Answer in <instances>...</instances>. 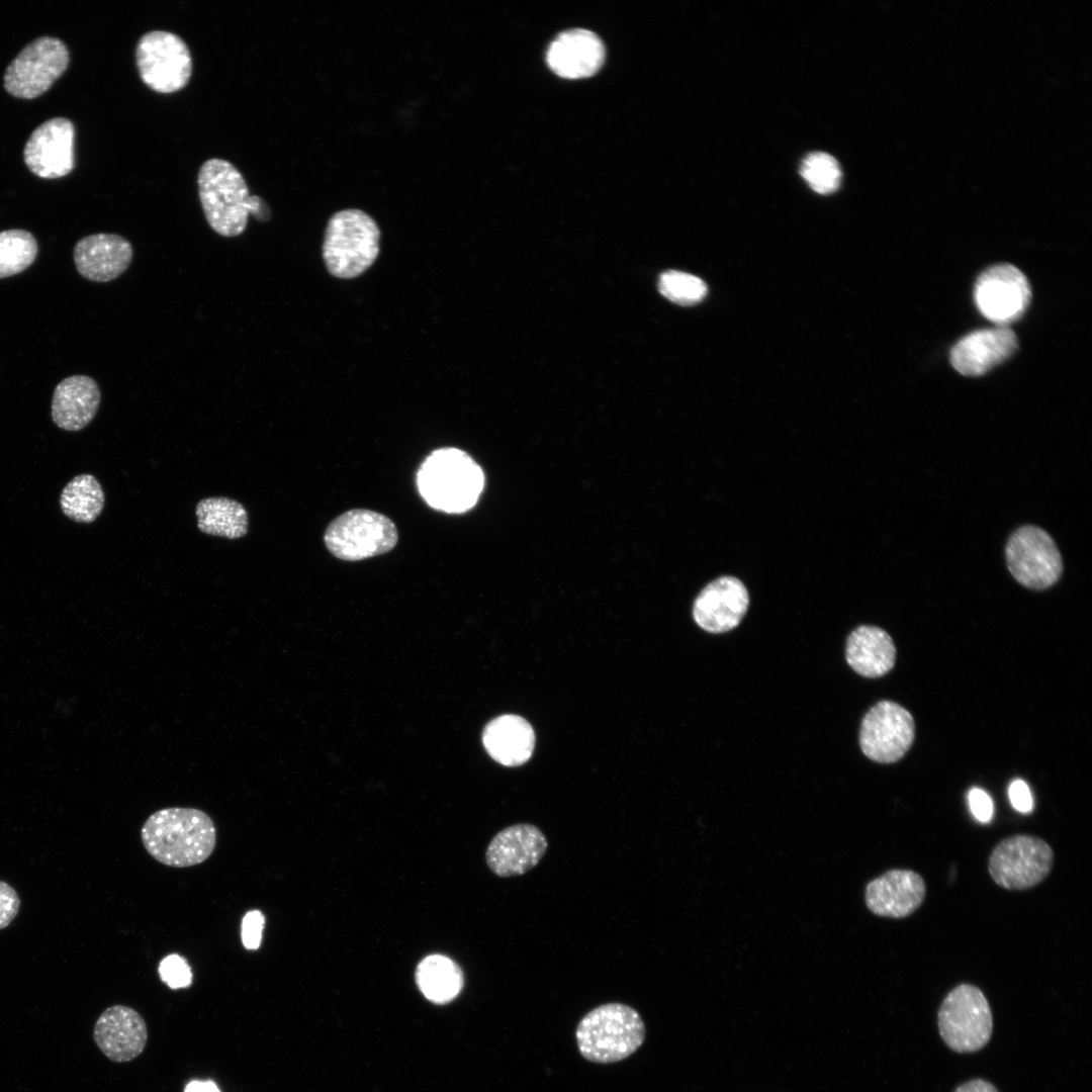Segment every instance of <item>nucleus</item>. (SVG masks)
<instances>
[{
  "instance_id": "1",
  "label": "nucleus",
  "mask_w": 1092,
  "mask_h": 1092,
  "mask_svg": "<svg viewBox=\"0 0 1092 1092\" xmlns=\"http://www.w3.org/2000/svg\"><path fill=\"white\" fill-rule=\"evenodd\" d=\"M147 852L172 868H188L205 861L216 844L210 816L196 808L171 807L151 814L141 829Z\"/></svg>"
},
{
  "instance_id": "2",
  "label": "nucleus",
  "mask_w": 1092,
  "mask_h": 1092,
  "mask_svg": "<svg viewBox=\"0 0 1092 1092\" xmlns=\"http://www.w3.org/2000/svg\"><path fill=\"white\" fill-rule=\"evenodd\" d=\"M417 486L433 509L461 514L472 509L483 487L481 467L466 452L444 447L431 452L417 472Z\"/></svg>"
},
{
  "instance_id": "3",
  "label": "nucleus",
  "mask_w": 1092,
  "mask_h": 1092,
  "mask_svg": "<svg viewBox=\"0 0 1092 1092\" xmlns=\"http://www.w3.org/2000/svg\"><path fill=\"white\" fill-rule=\"evenodd\" d=\"M197 184L206 220L222 237L241 235L249 214L257 217L264 208V200L250 194L243 175L226 160L205 161L199 169Z\"/></svg>"
},
{
  "instance_id": "4",
  "label": "nucleus",
  "mask_w": 1092,
  "mask_h": 1092,
  "mask_svg": "<svg viewBox=\"0 0 1092 1092\" xmlns=\"http://www.w3.org/2000/svg\"><path fill=\"white\" fill-rule=\"evenodd\" d=\"M580 1055L589 1062L611 1064L635 1053L645 1038V1025L631 1006L612 1002L588 1011L575 1032Z\"/></svg>"
},
{
  "instance_id": "5",
  "label": "nucleus",
  "mask_w": 1092,
  "mask_h": 1092,
  "mask_svg": "<svg viewBox=\"0 0 1092 1092\" xmlns=\"http://www.w3.org/2000/svg\"><path fill=\"white\" fill-rule=\"evenodd\" d=\"M380 231L366 212L350 208L329 219L323 244V258L329 272L350 279L366 271L379 254Z\"/></svg>"
},
{
  "instance_id": "6",
  "label": "nucleus",
  "mask_w": 1092,
  "mask_h": 1092,
  "mask_svg": "<svg viewBox=\"0 0 1092 1092\" xmlns=\"http://www.w3.org/2000/svg\"><path fill=\"white\" fill-rule=\"evenodd\" d=\"M397 541L395 524L385 515L368 509L344 512L324 533L329 552L344 561H360L385 554Z\"/></svg>"
},
{
  "instance_id": "7",
  "label": "nucleus",
  "mask_w": 1092,
  "mask_h": 1092,
  "mask_svg": "<svg viewBox=\"0 0 1092 1092\" xmlns=\"http://www.w3.org/2000/svg\"><path fill=\"white\" fill-rule=\"evenodd\" d=\"M937 1024L944 1043L957 1053L983 1049L993 1031V1016L984 993L971 984L950 990L937 1012Z\"/></svg>"
},
{
  "instance_id": "8",
  "label": "nucleus",
  "mask_w": 1092,
  "mask_h": 1092,
  "mask_svg": "<svg viewBox=\"0 0 1092 1092\" xmlns=\"http://www.w3.org/2000/svg\"><path fill=\"white\" fill-rule=\"evenodd\" d=\"M1054 850L1043 839L1016 834L1001 840L992 850L988 871L992 880L1007 890H1026L1041 883L1054 864Z\"/></svg>"
},
{
  "instance_id": "9",
  "label": "nucleus",
  "mask_w": 1092,
  "mask_h": 1092,
  "mask_svg": "<svg viewBox=\"0 0 1092 1092\" xmlns=\"http://www.w3.org/2000/svg\"><path fill=\"white\" fill-rule=\"evenodd\" d=\"M69 63L70 53L64 41L48 35L37 37L7 66L4 88L17 98L38 97L65 73Z\"/></svg>"
},
{
  "instance_id": "10",
  "label": "nucleus",
  "mask_w": 1092,
  "mask_h": 1092,
  "mask_svg": "<svg viewBox=\"0 0 1092 1092\" xmlns=\"http://www.w3.org/2000/svg\"><path fill=\"white\" fill-rule=\"evenodd\" d=\"M135 61L143 82L159 93L184 88L192 74L188 46L177 34L153 30L143 34L135 48Z\"/></svg>"
},
{
  "instance_id": "11",
  "label": "nucleus",
  "mask_w": 1092,
  "mask_h": 1092,
  "mask_svg": "<svg viewBox=\"0 0 1092 1092\" xmlns=\"http://www.w3.org/2000/svg\"><path fill=\"white\" fill-rule=\"evenodd\" d=\"M1005 555L1012 576L1022 585L1044 589L1061 577L1063 561L1053 538L1035 526H1022L1009 537Z\"/></svg>"
},
{
  "instance_id": "12",
  "label": "nucleus",
  "mask_w": 1092,
  "mask_h": 1092,
  "mask_svg": "<svg viewBox=\"0 0 1092 1092\" xmlns=\"http://www.w3.org/2000/svg\"><path fill=\"white\" fill-rule=\"evenodd\" d=\"M1030 299L1031 289L1026 276L1007 263L986 269L974 287V300L979 311L1000 327H1008L1019 320Z\"/></svg>"
},
{
  "instance_id": "13",
  "label": "nucleus",
  "mask_w": 1092,
  "mask_h": 1092,
  "mask_svg": "<svg viewBox=\"0 0 1092 1092\" xmlns=\"http://www.w3.org/2000/svg\"><path fill=\"white\" fill-rule=\"evenodd\" d=\"M914 733L911 714L897 703L882 701L863 717L859 744L870 759L881 763L895 762L911 747Z\"/></svg>"
},
{
  "instance_id": "14",
  "label": "nucleus",
  "mask_w": 1092,
  "mask_h": 1092,
  "mask_svg": "<svg viewBox=\"0 0 1092 1092\" xmlns=\"http://www.w3.org/2000/svg\"><path fill=\"white\" fill-rule=\"evenodd\" d=\"M75 127L65 117H54L38 125L23 150L26 167L34 175L54 179L68 175L75 166Z\"/></svg>"
},
{
  "instance_id": "15",
  "label": "nucleus",
  "mask_w": 1092,
  "mask_h": 1092,
  "mask_svg": "<svg viewBox=\"0 0 1092 1092\" xmlns=\"http://www.w3.org/2000/svg\"><path fill=\"white\" fill-rule=\"evenodd\" d=\"M547 848L548 840L537 826L514 824L493 836L486 848L485 860L495 876L516 877L535 868Z\"/></svg>"
},
{
  "instance_id": "16",
  "label": "nucleus",
  "mask_w": 1092,
  "mask_h": 1092,
  "mask_svg": "<svg viewBox=\"0 0 1092 1092\" xmlns=\"http://www.w3.org/2000/svg\"><path fill=\"white\" fill-rule=\"evenodd\" d=\"M748 605L744 583L735 576L724 575L701 590L694 602L693 617L703 630L724 633L738 626Z\"/></svg>"
},
{
  "instance_id": "17",
  "label": "nucleus",
  "mask_w": 1092,
  "mask_h": 1092,
  "mask_svg": "<svg viewBox=\"0 0 1092 1092\" xmlns=\"http://www.w3.org/2000/svg\"><path fill=\"white\" fill-rule=\"evenodd\" d=\"M926 884L911 870L894 869L872 880L866 887L864 901L877 916L904 918L913 914L923 903Z\"/></svg>"
},
{
  "instance_id": "18",
  "label": "nucleus",
  "mask_w": 1092,
  "mask_h": 1092,
  "mask_svg": "<svg viewBox=\"0 0 1092 1092\" xmlns=\"http://www.w3.org/2000/svg\"><path fill=\"white\" fill-rule=\"evenodd\" d=\"M93 1038L99 1050L112 1062H129L146 1048L147 1024L133 1008L113 1005L96 1020Z\"/></svg>"
},
{
  "instance_id": "19",
  "label": "nucleus",
  "mask_w": 1092,
  "mask_h": 1092,
  "mask_svg": "<svg viewBox=\"0 0 1092 1092\" xmlns=\"http://www.w3.org/2000/svg\"><path fill=\"white\" fill-rule=\"evenodd\" d=\"M1018 348L1008 327L983 329L968 334L951 349L952 367L965 376H980L1007 360Z\"/></svg>"
},
{
  "instance_id": "20",
  "label": "nucleus",
  "mask_w": 1092,
  "mask_h": 1092,
  "mask_svg": "<svg viewBox=\"0 0 1092 1092\" xmlns=\"http://www.w3.org/2000/svg\"><path fill=\"white\" fill-rule=\"evenodd\" d=\"M132 255L131 244L125 238L103 233L82 238L73 252L79 274L94 282L117 278L128 268Z\"/></svg>"
},
{
  "instance_id": "21",
  "label": "nucleus",
  "mask_w": 1092,
  "mask_h": 1092,
  "mask_svg": "<svg viewBox=\"0 0 1092 1092\" xmlns=\"http://www.w3.org/2000/svg\"><path fill=\"white\" fill-rule=\"evenodd\" d=\"M605 46L594 32L576 28L560 33L550 44L546 61L558 76L580 79L596 74L605 62Z\"/></svg>"
},
{
  "instance_id": "22",
  "label": "nucleus",
  "mask_w": 1092,
  "mask_h": 1092,
  "mask_svg": "<svg viewBox=\"0 0 1092 1092\" xmlns=\"http://www.w3.org/2000/svg\"><path fill=\"white\" fill-rule=\"evenodd\" d=\"M101 398L94 379L73 375L63 379L55 388L52 399V419L61 429L79 431L95 417Z\"/></svg>"
},
{
  "instance_id": "23",
  "label": "nucleus",
  "mask_w": 1092,
  "mask_h": 1092,
  "mask_svg": "<svg viewBox=\"0 0 1092 1092\" xmlns=\"http://www.w3.org/2000/svg\"><path fill=\"white\" fill-rule=\"evenodd\" d=\"M482 742L493 760L506 766H517L531 757L535 733L526 719L507 714L494 718L485 726Z\"/></svg>"
},
{
  "instance_id": "24",
  "label": "nucleus",
  "mask_w": 1092,
  "mask_h": 1092,
  "mask_svg": "<svg viewBox=\"0 0 1092 1092\" xmlns=\"http://www.w3.org/2000/svg\"><path fill=\"white\" fill-rule=\"evenodd\" d=\"M845 658L859 675L880 677L894 666L896 648L886 631L876 626L862 625L848 636Z\"/></svg>"
},
{
  "instance_id": "25",
  "label": "nucleus",
  "mask_w": 1092,
  "mask_h": 1092,
  "mask_svg": "<svg viewBox=\"0 0 1092 1092\" xmlns=\"http://www.w3.org/2000/svg\"><path fill=\"white\" fill-rule=\"evenodd\" d=\"M198 529L207 535L239 539L248 532L249 517L239 502L214 496L201 499L195 508Z\"/></svg>"
},
{
  "instance_id": "26",
  "label": "nucleus",
  "mask_w": 1092,
  "mask_h": 1092,
  "mask_svg": "<svg viewBox=\"0 0 1092 1092\" xmlns=\"http://www.w3.org/2000/svg\"><path fill=\"white\" fill-rule=\"evenodd\" d=\"M415 977L424 996L437 1004H445L455 999L464 983L459 966L441 954L425 958L418 965Z\"/></svg>"
},
{
  "instance_id": "27",
  "label": "nucleus",
  "mask_w": 1092,
  "mask_h": 1092,
  "mask_svg": "<svg viewBox=\"0 0 1092 1092\" xmlns=\"http://www.w3.org/2000/svg\"><path fill=\"white\" fill-rule=\"evenodd\" d=\"M105 496L99 481L91 474H80L63 488L60 507L65 516L77 523H92L101 514Z\"/></svg>"
},
{
  "instance_id": "28",
  "label": "nucleus",
  "mask_w": 1092,
  "mask_h": 1092,
  "mask_svg": "<svg viewBox=\"0 0 1092 1092\" xmlns=\"http://www.w3.org/2000/svg\"><path fill=\"white\" fill-rule=\"evenodd\" d=\"M37 252V242L30 232L20 229L0 232V279L27 269Z\"/></svg>"
},
{
  "instance_id": "29",
  "label": "nucleus",
  "mask_w": 1092,
  "mask_h": 1092,
  "mask_svg": "<svg viewBox=\"0 0 1092 1092\" xmlns=\"http://www.w3.org/2000/svg\"><path fill=\"white\" fill-rule=\"evenodd\" d=\"M800 173L808 185L817 193L829 194L840 185L841 169L838 162L829 154L815 152L802 162Z\"/></svg>"
},
{
  "instance_id": "30",
  "label": "nucleus",
  "mask_w": 1092,
  "mask_h": 1092,
  "mask_svg": "<svg viewBox=\"0 0 1092 1092\" xmlns=\"http://www.w3.org/2000/svg\"><path fill=\"white\" fill-rule=\"evenodd\" d=\"M658 289L664 297L681 305L698 303L707 294V285L701 278L674 270L660 275Z\"/></svg>"
},
{
  "instance_id": "31",
  "label": "nucleus",
  "mask_w": 1092,
  "mask_h": 1092,
  "mask_svg": "<svg viewBox=\"0 0 1092 1092\" xmlns=\"http://www.w3.org/2000/svg\"><path fill=\"white\" fill-rule=\"evenodd\" d=\"M159 975L171 989L187 988L193 978L187 961L177 953L168 954L160 962Z\"/></svg>"
},
{
  "instance_id": "32",
  "label": "nucleus",
  "mask_w": 1092,
  "mask_h": 1092,
  "mask_svg": "<svg viewBox=\"0 0 1092 1092\" xmlns=\"http://www.w3.org/2000/svg\"><path fill=\"white\" fill-rule=\"evenodd\" d=\"M265 925V916L259 910L248 911L241 923V938L244 947L248 950H256L262 941V932Z\"/></svg>"
},
{
  "instance_id": "33",
  "label": "nucleus",
  "mask_w": 1092,
  "mask_h": 1092,
  "mask_svg": "<svg viewBox=\"0 0 1092 1092\" xmlns=\"http://www.w3.org/2000/svg\"><path fill=\"white\" fill-rule=\"evenodd\" d=\"M20 900L16 891L0 881V929L5 928L18 913Z\"/></svg>"
},
{
  "instance_id": "34",
  "label": "nucleus",
  "mask_w": 1092,
  "mask_h": 1092,
  "mask_svg": "<svg viewBox=\"0 0 1092 1092\" xmlns=\"http://www.w3.org/2000/svg\"><path fill=\"white\" fill-rule=\"evenodd\" d=\"M969 805L974 817L982 822L988 823L994 813V806L990 796L980 788H973L968 795Z\"/></svg>"
},
{
  "instance_id": "35",
  "label": "nucleus",
  "mask_w": 1092,
  "mask_h": 1092,
  "mask_svg": "<svg viewBox=\"0 0 1092 1092\" xmlns=\"http://www.w3.org/2000/svg\"><path fill=\"white\" fill-rule=\"evenodd\" d=\"M1008 795L1012 807L1020 813H1029L1033 808V799L1027 784L1020 780H1014L1008 789Z\"/></svg>"
},
{
  "instance_id": "36",
  "label": "nucleus",
  "mask_w": 1092,
  "mask_h": 1092,
  "mask_svg": "<svg viewBox=\"0 0 1092 1092\" xmlns=\"http://www.w3.org/2000/svg\"><path fill=\"white\" fill-rule=\"evenodd\" d=\"M954 1092H998L996 1087L983 1079H973L960 1085Z\"/></svg>"
},
{
  "instance_id": "37",
  "label": "nucleus",
  "mask_w": 1092,
  "mask_h": 1092,
  "mask_svg": "<svg viewBox=\"0 0 1092 1092\" xmlns=\"http://www.w3.org/2000/svg\"><path fill=\"white\" fill-rule=\"evenodd\" d=\"M185 1092H220L217 1086L211 1081H192L186 1088Z\"/></svg>"
}]
</instances>
